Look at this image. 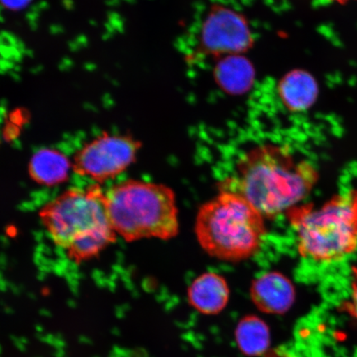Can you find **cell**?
<instances>
[{
	"mask_svg": "<svg viewBox=\"0 0 357 357\" xmlns=\"http://www.w3.org/2000/svg\"><path fill=\"white\" fill-rule=\"evenodd\" d=\"M334 1H337L338 3H344L347 1H349V0H334Z\"/></svg>",
	"mask_w": 357,
	"mask_h": 357,
	"instance_id": "cell-16",
	"label": "cell"
},
{
	"mask_svg": "<svg viewBox=\"0 0 357 357\" xmlns=\"http://www.w3.org/2000/svg\"><path fill=\"white\" fill-rule=\"evenodd\" d=\"M234 339L241 354L248 357H261L271 346L270 326L261 317L245 315L236 325Z\"/></svg>",
	"mask_w": 357,
	"mask_h": 357,
	"instance_id": "cell-10",
	"label": "cell"
},
{
	"mask_svg": "<svg viewBox=\"0 0 357 357\" xmlns=\"http://www.w3.org/2000/svg\"><path fill=\"white\" fill-rule=\"evenodd\" d=\"M70 167V160L65 154L55 149H43L31 158L29 172L37 184L52 187L68 178Z\"/></svg>",
	"mask_w": 357,
	"mask_h": 357,
	"instance_id": "cell-12",
	"label": "cell"
},
{
	"mask_svg": "<svg viewBox=\"0 0 357 357\" xmlns=\"http://www.w3.org/2000/svg\"><path fill=\"white\" fill-rule=\"evenodd\" d=\"M255 71L251 62L242 55L220 58L215 69L214 78L223 91L230 95H241L251 89Z\"/></svg>",
	"mask_w": 357,
	"mask_h": 357,
	"instance_id": "cell-11",
	"label": "cell"
},
{
	"mask_svg": "<svg viewBox=\"0 0 357 357\" xmlns=\"http://www.w3.org/2000/svg\"><path fill=\"white\" fill-rule=\"evenodd\" d=\"M254 44L248 20L238 11L220 3L209 8L201 24L198 44L190 60L242 55Z\"/></svg>",
	"mask_w": 357,
	"mask_h": 357,
	"instance_id": "cell-6",
	"label": "cell"
},
{
	"mask_svg": "<svg viewBox=\"0 0 357 357\" xmlns=\"http://www.w3.org/2000/svg\"><path fill=\"white\" fill-rule=\"evenodd\" d=\"M298 255L332 265L357 252V190L333 195L324 203H303L287 213Z\"/></svg>",
	"mask_w": 357,
	"mask_h": 357,
	"instance_id": "cell-3",
	"label": "cell"
},
{
	"mask_svg": "<svg viewBox=\"0 0 357 357\" xmlns=\"http://www.w3.org/2000/svg\"><path fill=\"white\" fill-rule=\"evenodd\" d=\"M230 288L222 275L216 272H205L193 280L187 290V300L201 314H220L230 300Z\"/></svg>",
	"mask_w": 357,
	"mask_h": 357,
	"instance_id": "cell-9",
	"label": "cell"
},
{
	"mask_svg": "<svg viewBox=\"0 0 357 357\" xmlns=\"http://www.w3.org/2000/svg\"><path fill=\"white\" fill-rule=\"evenodd\" d=\"M319 178L318 169L283 146L261 144L245 151L236 165L233 186L265 218L287 213L305 202Z\"/></svg>",
	"mask_w": 357,
	"mask_h": 357,
	"instance_id": "cell-1",
	"label": "cell"
},
{
	"mask_svg": "<svg viewBox=\"0 0 357 357\" xmlns=\"http://www.w3.org/2000/svg\"><path fill=\"white\" fill-rule=\"evenodd\" d=\"M351 280H357V261L356 264L351 266Z\"/></svg>",
	"mask_w": 357,
	"mask_h": 357,
	"instance_id": "cell-15",
	"label": "cell"
},
{
	"mask_svg": "<svg viewBox=\"0 0 357 357\" xmlns=\"http://www.w3.org/2000/svg\"><path fill=\"white\" fill-rule=\"evenodd\" d=\"M3 1H6V0H3ZM8 1L11 2V0H8ZM15 1L16 3H20V0H15Z\"/></svg>",
	"mask_w": 357,
	"mask_h": 357,
	"instance_id": "cell-17",
	"label": "cell"
},
{
	"mask_svg": "<svg viewBox=\"0 0 357 357\" xmlns=\"http://www.w3.org/2000/svg\"><path fill=\"white\" fill-rule=\"evenodd\" d=\"M110 221L127 242L175 238L180 229L175 192L169 186L127 180L106 191Z\"/></svg>",
	"mask_w": 357,
	"mask_h": 357,
	"instance_id": "cell-5",
	"label": "cell"
},
{
	"mask_svg": "<svg viewBox=\"0 0 357 357\" xmlns=\"http://www.w3.org/2000/svg\"><path fill=\"white\" fill-rule=\"evenodd\" d=\"M195 234L208 255L242 261L260 249L266 234L265 218L242 195L222 189L199 208Z\"/></svg>",
	"mask_w": 357,
	"mask_h": 357,
	"instance_id": "cell-4",
	"label": "cell"
},
{
	"mask_svg": "<svg viewBox=\"0 0 357 357\" xmlns=\"http://www.w3.org/2000/svg\"><path fill=\"white\" fill-rule=\"evenodd\" d=\"M342 310L357 323V280H351L350 296L342 303Z\"/></svg>",
	"mask_w": 357,
	"mask_h": 357,
	"instance_id": "cell-14",
	"label": "cell"
},
{
	"mask_svg": "<svg viewBox=\"0 0 357 357\" xmlns=\"http://www.w3.org/2000/svg\"><path fill=\"white\" fill-rule=\"evenodd\" d=\"M250 297L263 314L283 315L294 305L296 290L287 276L278 271H268L252 281Z\"/></svg>",
	"mask_w": 357,
	"mask_h": 357,
	"instance_id": "cell-8",
	"label": "cell"
},
{
	"mask_svg": "<svg viewBox=\"0 0 357 357\" xmlns=\"http://www.w3.org/2000/svg\"><path fill=\"white\" fill-rule=\"evenodd\" d=\"M39 217L53 243L77 264L99 257L117 240L99 184L66 190L45 204Z\"/></svg>",
	"mask_w": 357,
	"mask_h": 357,
	"instance_id": "cell-2",
	"label": "cell"
},
{
	"mask_svg": "<svg viewBox=\"0 0 357 357\" xmlns=\"http://www.w3.org/2000/svg\"><path fill=\"white\" fill-rule=\"evenodd\" d=\"M140 142L127 135L104 134L75 155L73 169L79 176L101 184L122 174L137 159Z\"/></svg>",
	"mask_w": 357,
	"mask_h": 357,
	"instance_id": "cell-7",
	"label": "cell"
},
{
	"mask_svg": "<svg viewBox=\"0 0 357 357\" xmlns=\"http://www.w3.org/2000/svg\"><path fill=\"white\" fill-rule=\"evenodd\" d=\"M278 95L288 109L303 111L314 104L318 87L310 74L303 70H294L280 80Z\"/></svg>",
	"mask_w": 357,
	"mask_h": 357,
	"instance_id": "cell-13",
	"label": "cell"
}]
</instances>
